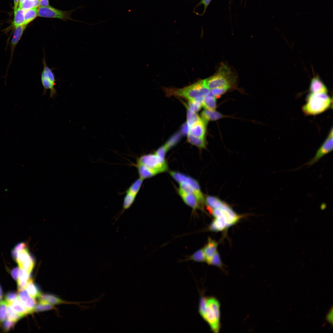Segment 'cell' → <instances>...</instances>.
Wrapping results in <instances>:
<instances>
[{"label":"cell","instance_id":"cell-42","mask_svg":"<svg viewBox=\"0 0 333 333\" xmlns=\"http://www.w3.org/2000/svg\"><path fill=\"white\" fill-rule=\"evenodd\" d=\"M19 271V267H16L13 269L11 271V274L14 279L15 280H17Z\"/></svg>","mask_w":333,"mask_h":333},{"label":"cell","instance_id":"cell-2","mask_svg":"<svg viewBox=\"0 0 333 333\" xmlns=\"http://www.w3.org/2000/svg\"><path fill=\"white\" fill-rule=\"evenodd\" d=\"M332 101V98L327 93H310L307 96L306 103L302 109L306 115H316L330 108Z\"/></svg>","mask_w":333,"mask_h":333},{"label":"cell","instance_id":"cell-44","mask_svg":"<svg viewBox=\"0 0 333 333\" xmlns=\"http://www.w3.org/2000/svg\"><path fill=\"white\" fill-rule=\"evenodd\" d=\"M211 1V0H201V1L198 5H200L201 4H203L204 5V13L207 7L209 5Z\"/></svg>","mask_w":333,"mask_h":333},{"label":"cell","instance_id":"cell-15","mask_svg":"<svg viewBox=\"0 0 333 333\" xmlns=\"http://www.w3.org/2000/svg\"><path fill=\"white\" fill-rule=\"evenodd\" d=\"M309 90L310 93H327L328 92L326 86L318 77H314L311 79Z\"/></svg>","mask_w":333,"mask_h":333},{"label":"cell","instance_id":"cell-5","mask_svg":"<svg viewBox=\"0 0 333 333\" xmlns=\"http://www.w3.org/2000/svg\"><path fill=\"white\" fill-rule=\"evenodd\" d=\"M210 211L214 218L219 216L225 218L230 227L236 224L242 217L235 212L227 203L218 198Z\"/></svg>","mask_w":333,"mask_h":333},{"label":"cell","instance_id":"cell-10","mask_svg":"<svg viewBox=\"0 0 333 333\" xmlns=\"http://www.w3.org/2000/svg\"><path fill=\"white\" fill-rule=\"evenodd\" d=\"M171 176L178 183L181 182L187 183L193 187L197 191L202 192L198 182L194 179L183 173L175 171H171Z\"/></svg>","mask_w":333,"mask_h":333},{"label":"cell","instance_id":"cell-13","mask_svg":"<svg viewBox=\"0 0 333 333\" xmlns=\"http://www.w3.org/2000/svg\"><path fill=\"white\" fill-rule=\"evenodd\" d=\"M218 243L215 240L209 237L205 247L203 248L206 258V262L210 264L212 259L216 252Z\"/></svg>","mask_w":333,"mask_h":333},{"label":"cell","instance_id":"cell-30","mask_svg":"<svg viewBox=\"0 0 333 333\" xmlns=\"http://www.w3.org/2000/svg\"><path fill=\"white\" fill-rule=\"evenodd\" d=\"M187 260H192L198 262H206V258L203 248L201 249L196 251L189 257Z\"/></svg>","mask_w":333,"mask_h":333},{"label":"cell","instance_id":"cell-24","mask_svg":"<svg viewBox=\"0 0 333 333\" xmlns=\"http://www.w3.org/2000/svg\"><path fill=\"white\" fill-rule=\"evenodd\" d=\"M187 139L188 142L190 143L200 149H204L206 148V142L204 138L195 136L188 133Z\"/></svg>","mask_w":333,"mask_h":333},{"label":"cell","instance_id":"cell-9","mask_svg":"<svg viewBox=\"0 0 333 333\" xmlns=\"http://www.w3.org/2000/svg\"><path fill=\"white\" fill-rule=\"evenodd\" d=\"M71 12L64 11L54 8L50 6L46 7L39 6L38 16L43 17L57 18L67 20L70 18Z\"/></svg>","mask_w":333,"mask_h":333},{"label":"cell","instance_id":"cell-7","mask_svg":"<svg viewBox=\"0 0 333 333\" xmlns=\"http://www.w3.org/2000/svg\"><path fill=\"white\" fill-rule=\"evenodd\" d=\"M137 163L158 170L161 173L166 171L168 169L165 159L161 158L155 153L141 156L138 159Z\"/></svg>","mask_w":333,"mask_h":333},{"label":"cell","instance_id":"cell-48","mask_svg":"<svg viewBox=\"0 0 333 333\" xmlns=\"http://www.w3.org/2000/svg\"><path fill=\"white\" fill-rule=\"evenodd\" d=\"M25 0H19V5L23 2Z\"/></svg>","mask_w":333,"mask_h":333},{"label":"cell","instance_id":"cell-39","mask_svg":"<svg viewBox=\"0 0 333 333\" xmlns=\"http://www.w3.org/2000/svg\"><path fill=\"white\" fill-rule=\"evenodd\" d=\"M18 297V294L15 292H10L5 296V301L7 305H10Z\"/></svg>","mask_w":333,"mask_h":333},{"label":"cell","instance_id":"cell-26","mask_svg":"<svg viewBox=\"0 0 333 333\" xmlns=\"http://www.w3.org/2000/svg\"><path fill=\"white\" fill-rule=\"evenodd\" d=\"M38 7H35L25 10L24 13L25 25H27L38 16Z\"/></svg>","mask_w":333,"mask_h":333},{"label":"cell","instance_id":"cell-8","mask_svg":"<svg viewBox=\"0 0 333 333\" xmlns=\"http://www.w3.org/2000/svg\"><path fill=\"white\" fill-rule=\"evenodd\" d=\"M333 128H331L327 138L317 150L314 157L304 164L311 166L317 163L324 156L333 150Z\"/></svg>","mask_w":333,"mask_h":333},{"label":"cell","instance_id":"cell-25","mask_svg":"<svg viewBox=\"0 0 333 333\" xmlns=\"http://www.w3.org/2000/svg\"><path fill=\"white\" fill-rule=\"evenodd\" d=\"M25 10L19 7L14 13V18L13 25L15 28L24 24V13Z\"/></svg>","mask_w":333,"mask_h":333},{"label":"cell","instance_id":"cell-38","mask_svg":"<svg viewBox=\"0 0 333 333\" xmlns=\"http://www.w3.org/2000/svg\"><path fill=\"white\" fill-rule=\"evenodd\" d=\"M210 265L219 267H221L222 266V263L220 254L217 251L212 259Z\"/></svg>","mask_w":333,"mask_h":333},{"label":"cell","instance_id":"cell-49","mask_svg":"<svg viewBox=\"0 0 333 333\" xmlns=\"http://www.w3.org/2000/svg\"><path fill=\"white\" fill-rule=\"evenodd\" d=\"M2 297L0 296V303L2 302Z\"/></svg>","mask_w":333,"mask_h":333},{"label":"cell","instance_id":"cell-19","mask_svg":"<svg viewBox=\"0 0 333 333\" xmlns=\"http://www.w3.org/2000/svg\"><path fill=\"white\" fill-rule=\"evenodd\" d=\"M30 274L24 269L19 268L18 277L17 280L18 291L25 289L30 279Z\"/></svg>","mask_w":333,"mask_h":333},{"label":"cell","instance_id":"cell-1","mask_svg":"<svg viewBox=\"0 0 333 333\" xmlns=\"http://www.w3.org/2000/svg\"><path fill=\"white\" fill-rule=\"evenodd\" d=\"M199 309L200 314L211 330L214 333H218L220 328V304L217 299L213 297H202Z\"/></svg>","mask_w":333,"mask_h":333},{"label":"cell","instance_id":"cell-12","mask_svg":"<svg viewBox=\"0 0 333 333\" xmlns=\"http://www.w3.org/2000/svg\"><path fill=\"white\" fill-rule=\"evenodd\" d=\"M230 227L226 219L220 216L215 217L209 227L210 230L215 232L222 231Z\"/></svg>","mask_w":333,"mask_h":333},{"label":"cell","instance_id":"cell-20","mask_svg":"<svg viewBox=\"0 0 333 333\" xmlns=\"http://www.w3.org/2000/svg\"><path fill=\"white\" fill-rule=\"evenodd\" d=\"M39 302L52 305L64 303V302L56 296L49 294H42L38 298Z\"/></svg>","mask_w":333,"mask_h":333},{"label":"cell","instance_id":"cell-33","mask_svg":"<svg viewBox=\"0 0 333 333\" xmlns=\"http://www.w3.org/2000/svg\"><path fill=\"white\" fill-rule=\"evenodd\" d=\"M54 308L53 305L39 302L35 305L34 309V312H39L47 311L52 310Z\"/></svg>","mask_w":333,"mask_h":333},{"label":"cell","instance_id":"cell-31","mask_svg":"<svg viewBox=\"0 0 333 333\" xmlns=\"http://www.w3.org/2000/svg\"><path fill=\"white\" fill-rule=\"evenodd\" d=\"M6 311L8 319L10 321L16 323L22 318L10 305H7Z\"/></svg>","mask_w":333,"mask_h":333},{"label":"cell","instance_id":"cell-14","mask_svg":"<svg viewBox=\"0 0 333 333\" xmlns=\"http://www.w3.org/2000/svg\"><path fill=\"white\" fill-rule=\"evenodd\" d=\"M27 25H24L15 28L10 42L11 62L15 47L21 39Z\"/></svg>","mask_w":333,"mask_h":333},{"label":"cell","instance_id":"cell-6","mask_svg":"<svg viewBox=\"0 0 333 333\" xmlns=\"http://www.w3.org/2000/svg\"><path fill=\"white\" fill-rule=\"evenodd\" d=\"M42 62L43 67L41 74V80L43 88V94H45L47 91L50 90V97L53 98L57 94L55 87L56 81L55 76L52 69L47 65L45 56L43 59Z\"/></svg>","mask_w":333,"mask_h":333},{"label":"cell","instance_id":"cell-45","mask_svg":"<svg viewBox=\"0 0 333 333\" xmlns=\"http://www.w3.org/2000/svg\"><path fill=\"white\" fill-rule=\"evenodd\" d=\"M39 6L40 7H46L49 6L48 0H39Z\"/></svg>","mask_w":333,"mask_h":333},{"label":"cell","instance_id":"cell-23","mask_svg":"<svg viewBox=\"0 0 333 333\" xmlns=\"http://www.w3.org/2000/svg\"><path fill=\"white\" fill-rule=\"evenodd\" d=\"M10 305L15 311L22 317L28 314L27 311L19 301L18 297Z\"/></svg>","mask_w":333,"mask_h":333},{"label":"cell","instance_id":"cell-32","mask_svg":"<svg viewBox=\"0 0 333 333\" xmlns=\"http://www.w3.org/2000/svg\"><path fill=\"white\" fill-rule=\"evenodd\" d=\"M19 6V7L24 10L38 7L39 6V0H25Z\"/></svg>","mask_w":333,"mask_h":333},{"label":"cell","instance_id":"cell-28","mask_svg":"<svg viewBox=\"0 0 333 333\" xmlns=\"http://www.w3.org/2000/svg\"><path fill=\"white\" fill-rule=\"evenodd\" d=\"M136 195L126 193L123 202L122 210L120 216L126 210L129 209L133 204L135 199Z\"/></svg>","mask_w":333,"mask_h":333},{"label":"cell","instance_id":"cell-40","mask_svg":"<svg viewBox=\"0 0 333 333\" xmlns=\"http://www.w3.org/2000/svg\"><path fill=\"white\" fill-rule=\"evenodd\" d=\"M15 323L10 321L8 319L6 320L2 324V330L4 332H7L13 328Z\"/></svg>","mask_w":333,"mask_h":333},{"label":"cell","instance_id":"cell-34","mask_svg":"<svg viewBox=\"0 0 333 333\" xmlns=\"http://www.w3.org/2000/svg\"><path fill=\"white\" fill-rule=\"evenodd\" d=\"M202 99L189 101V108L195 112L198 111L201 108Z\"/></svg>","mask_w":333,"mask_h":333},{"label":"cell","instance_id":"cell-41","mask_svg":"<svg viewBox=\"0 0 333 333\" xmlns=\"http://www.w3.org/2000/svg\"><path fill=\"white\" fill-rule=\"evenodd\" d=\"M168 149L164 145L159 148L155 153L158 157L163 159H165L166 154Z\"/></svg>","mask_w":333,"mask_h":333},{"label":"cell","instance_id":"cell-11","mask_svg":"<svg viewBox=\"0 0 333 333\" xmlns=\"http://www.w3.org/2000/svg\"><path fill=\"white\" fill-rule=\"evenodd\" d=\"M178 193L184 203L193 210L201 208V204L194 195L186 192L179 188Z\"/></svg>","mask_w":333,"mask_h":333},{"label":"cell","instance_id":"cell-46","mask_svg":"<svg viewBox=\"0 0 333 333\" xmlns=\"http://www.w3.org/2000/svg\"><path fill=\"white\" fill-rule=\"evenodd\" d=\"M14 13L18 9V6L19 3V0H14Z\"/></svg>","mask_w":333,"mask_h":333},{"label":"cell","instance_id":"cell-18","mask_svg":"<svg viewBox=\"0 0 333 333\" xmlns=\"http://www.w3.org/2000/svg\"><path fill=\"white\" fill-rule=\"evenodd\" d=\"M202 120L206 125L210 121H216L223 117L224 116L215 110L205 109L201 114Z\"/></svg>","mask_w":333,"mask_h":333},{"label":"cell","instance_id":"cell-16","mask_svg":"<svg viewBox=\"0 0 333 333\" xmlns=\"http://www.w3.org/2000/svg\"><path fill=\"white\" fill-rule=\"evenodd\" d=\"M136 166L139 177L143 180L151 178L161 173L158 170L150 168L141 164L137 163Z\"/></svg>","mask_w":333,"mask_h":333},{"label":"cell","instance_id":"cell-27","mask_svg":"<svg viewBox=\"0 0 333 333\" xmlns=\"http://www.w3.org/2000/svg\"><path fill=\"white\" fill-rule=\"evenodd\" d=\"M143 180L139 177L128 188L126 191V193L137 195L140 190Z\"/></svg>","mask_w":333,"mask_h":333},{"label":"cell","instance_id":"cell-36","mask_svg":"<svg viewBox=\"0 0 333 333\" xmlns=\"http://www.w3.org/2000/svg\"><path fill=\"white\" fill-rule=\"evenodd\" d=\"M30 296L25 288L18 291V298L22 304L25 303Z\"/></svg>","mask_w":333,"mask_h":333},{"label":"cell","instance_id":"cell-4","mask_svg":"<svg viewBox=\"0 0 333 333\" xmlns=\"http://www.w3.org/2000/svg\"><path fill=\"white\" fill-rule=\"evenodd\" d=\"M204 80L206 86L211 90L221 87L230 88L235 83L236 78L230 68L223 64L214 75Z\"/></svg>","mask_w":333,"mask_h":333},{"label":"cell","instance_id":"cell-21","mask_svg":"<svg viewBox=\"0 0 333 333\" xmlns=\"http://www.w3.org/2000/svg\"><path fill=\"white\" fill-rule=\"evenodd\" d=\"M202 105L205 109L215 110L216 107V98L211 92L209 94L203 98Z\"/></svg>","mask_w":333,"mask_h":333},{"label":"cell","instance_id":"cell-37","mask_svg":"<svg viewBox=\"0 0 333 333\" xmlns=\"http://www.w3.org/2000/svg\"><path fill=\"white\" fill-rule=\"evenodd\" d=\"M229 88L227 87H218L210 90L211 93L216 97H219L225 93Z\"/></svg>","mask_w":333,"mask_h":333},{"label":"cell","instance_id":"cell-43","mask_svg":"<svg viewBox=\"0 0 333 333\" xmlns=\"http://www.w3.org/2000/svg\"><path fill=\"white\" fill-rule=\"evenodd\" d=\"M327 320L332 324L333 323V308L332 307L326 317Z\"/></svg>","mask_w":333,"mask_h":333},{"label":"cell","instance_id":"cell-47","mask_svg":"<svg viewBox=\"0 0 333 333\" xmlns=\"http://www.w3.org/2000/svg\"><path fill=\"white\" fill-rule=\"evenodd\" d=\"M2 288L0 286V296L2 298Z\"/></svg>","mask_w":333,"mask_h":333},{"label":"cell","instance_id":"cell-17","mask_svg":"<svg viewBox=\"0 0 333 333\" xmlns=\"http://www.w3.org/2000/svg\"><path fill=\"white\" fill-rule=\"evenodd\" d=\"M206 125L202 120L197 121L189 128L188 132L192 135L202 138H204Z\"/></svg>","mask_w":333,"mask_h":333},{"label":"cell","instance_id":"cell-35","mask_svg":"<svg viewBox=\"0 0 333 333\" xmlns=\"http://www.w3.org/2000/svg\"><path fill=\"white\" fill-rule=\"evenodd\" d=\"M7 304L5 301L0 303V324L5 319L7 316Z\"/></svg>","mask_w":333,"mask_h":333},{"label":"cell","instance_id":"cell-3","mask_svg":"<svg viewBox=\"0 0 333 333\" xmlns=\"http://www.w3.org/2000/svg\"><path fill=\"white\" fill-rule=\"evenodd\" d=\"M166 91L168 94L182 97L188 101L202 99L210 92L204 80H199L182 88H167Z\"/></svg>","mask_w":333,"mask_h":333},{"label":"cell","instance_id":"cell-29","mask_svg":"<svg viewBox=\"0 0 333 333\" xmlns=\"http://www.w3.org/2000/svg\"><path fill=\"white\" fill-rule=\"evenodd\" d=\"M187 123L188 128L193 124L201 119L195 112L187 106Z\"/></svg>","mask_w":333,"mask_h":333},{"label":"cell","instance_id":"cell-22","mask_svg":"<svg viewBox=\"0 0 333 333\" xmlns=\"http://www.w3.org/2000/svg\"><path fill=\"white\" fill-rule=\"evenodd\" d=\"M25 289L29 295L34 298H39L41 294L39 288L31 279L28 281Z\"/></svg>","mask_w":333,"mask_h":333}]
</instances>
